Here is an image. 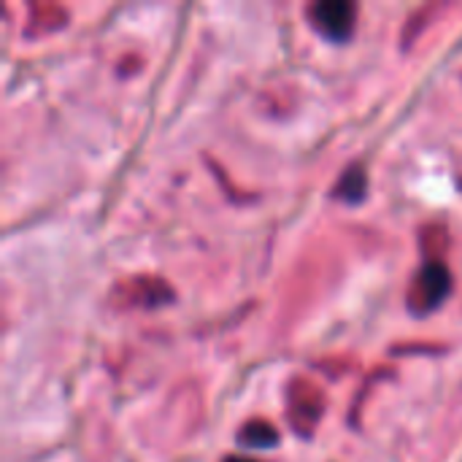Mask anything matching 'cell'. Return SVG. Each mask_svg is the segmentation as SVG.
I'll use <instances>...</instances> for the list:
<instances>
[{"label":"cell","instance_id":"obj_1","mask_svg":"<svg viewBox=\"0 0 462 462\" xmlns=\"http://www.w3.org/2000/svg\"><path fill=\"white\" fill-rule=\"evenodd\" d=\"M449 290H452L449 271L441 263H428L417 273V279H414V284L409 290V306L417 314H428V311H433L449 295Z\"/></svg>","mask_w":462,"mask_h":462},{"label":"cell","instance_id":"obj_2","mask_svg":"<svg viewBox=\"0 0 462 462\" xmlns=\"http://www.w3.org/2000/svg\"><path fill=\"white\" fill-rule=\"evenodd\" d=\"M311 24L330 41H346L355 30L357 22V5L330 0V3H317L309 8Z\"/></svg>","mask_w":462,"mask_h":462},{"label":"cell","instance_id":"obj_3","mask_svg":"<svg viewBox=\"0 0 462 462\" xmlns=\"http://www.w3.org/2000/svg\"><path fill=\"white\" fill-rule=\"evenodd\" d=\"M322 395L314 384L303 382V384H295L292 393H290V420L295 422V428L300 425V430H309L314 428V422L319 420L322 414Z\"/></svg>","mask_w":462,"mask_h":462},{"label":"cell","instance_id":"obj_4","mask_svg":"<svg viewBox=\"0 0 462 462\" xmlns=\"http://www.w3.org/2000/svg\"><path fill=\"white\" fill-rule=\"evenodd\" d=\"M241 441H244L249 449H271V447H276L279 436H276V430H273L268 422H249V425L241 430Z\"/></svg>","mask_w":462,"mask_h":462},{"label":"cell","instance_id":"obj_5","mask_svg":"<svg viewBox=\"0 0 462 462\" xmlns=\"http://www.w3.org/2000/svg\"><path fill=\"white\" fill-rule=\"evenodd\" d=\"M363 189H365L363 173H360V171H349V173L344 176L341 187H338V195H341V198H349V200H357V198L363 195Z\"/></svg>","mask_w":462,"mask_h":462},{"label":"cell","instance_id":"obj_6","mask_svg":"<svg viewBox=\"0 0 462 462\" xmlns=\"http://www.w3.org/2000/svg\"><path fill=\"white\" fill-rule=\"evenodd\" d=\"M225 462H257V460H252V457H227Z\"/></svg>","mask_w":462,"mask_h":462}]
</instances>
